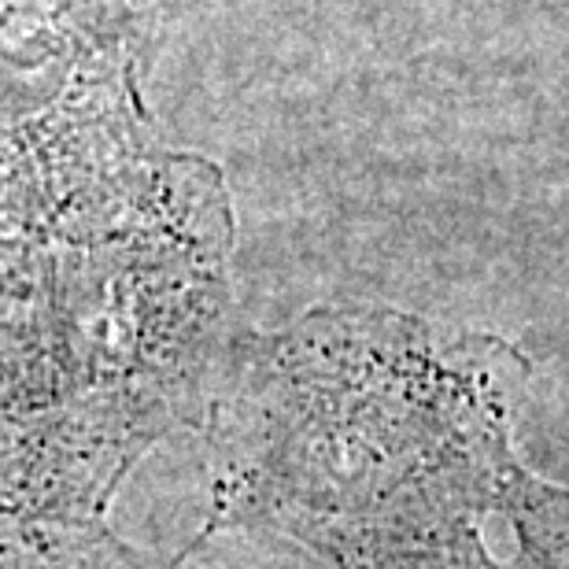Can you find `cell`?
I'll use <instances>...</instances> for the list:
<instances>
[{"label":"cell","mask_w":569,"mask_h":569,"mask_svg":"<svg viewBox=\"0 0 569 569\" xmlns=\"http://www.w3.org/2000/svg\"><path fill=\"white\" fill-rule=\"evenodd\" d=\"M507 510L526 548L548 569H569V492L510 470Z\"/></svg>","instance_id":"cell-1"}]
</instances>
